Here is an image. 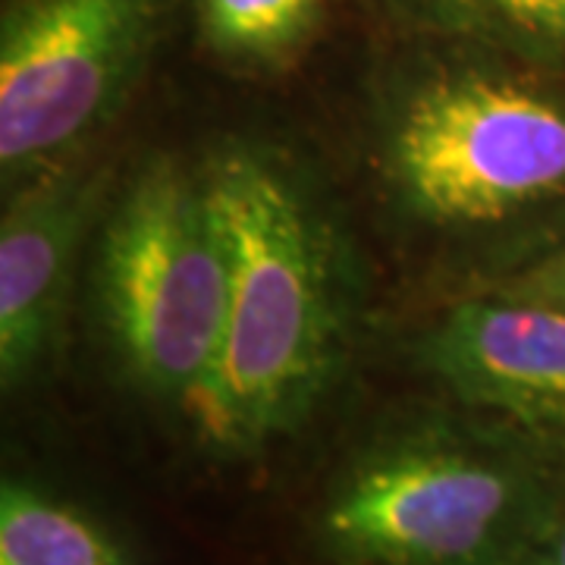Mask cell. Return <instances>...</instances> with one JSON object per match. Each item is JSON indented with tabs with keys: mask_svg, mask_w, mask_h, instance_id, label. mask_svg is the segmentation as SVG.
<instances>
[{
	"mask_svg": "<svg viewBox=\"0 0 565 565\" xmlns=\"http://www.w3.org/2000/svg\"><path fill=\"white\" fill-rule=\"evenodd\" d=\"M230 264L202 167L151 161L110 204L98 243V305L126 371L189 403L223 337Z\"/></svg>",
	"mask_w": 565,
	"mask_h": 565,
	"instance_id": "cell-3",
	"label": "cell"
},
{
	"mask_svg": "<svg viewBox=\"0 0 565 565\" xmlns=\"http://www.w3.org/2000/svg\"><path fill=\"white\" fill-rule=\"evenodd\" d=\"M512 565H565V503L534 534V541L519 553Z\"/></svg>",
	"mask_w": 565,
	"mask_h": 565,
	"instance_id": "cell-12",
	"label": "cell"
},
{
	"mask_svg": "<svg viewBox=\"0 0 565 565\" xmlns=\"http://www.w3.org/2000/svg\"><path fill=\"white\" fill-rule=\"evenodd\" d=\"M422 362L459 403L565 459V305L505 289L456 302Z\"/></svg>",
	"mask_w": 565,
	"mask_h": 565,
	"instance_id": "cell-6",
	"label": "cell"
},
{
	"mask_svg": "<svg viewBox=\"0 0 565 565\" xmlns=\"http://www.w3.org/2000/svg\"><path fill=\"white\" fill-rule=\"evenodd\" d=\"M563 503L565 478L546 465L422 437L355 465L323 534L362 565H512Z\"/></svg>",
	"mask_w": 565,
	"mask_h": 565,
	"instance_id": "cell-4",
	"label": "cell"
},
{
	"mask_svg": "<svg viewBox=\"0 0 565 565\" xmlns=\"http://www.w3.org/2000/svg\"><path fill=\"white\" fill-rule=\"evenodd\" d=\"M107 173L61 163L17 185L0 223V381L20 386L47 355L79 245L107 189Z\"/></svg>",
	"mask_w": 565,
	"mask_h": 565,
	"instance_id": "cell-7",
	"label": "cell"
},
{
	"mask_svg": "<svg viewBox=\"0 0 565 565\" xmlns=\"http://www.w3.org/2000/svg\"><path fill=\"white\" fill-rule=\"evenodd\" d=\"M497 289L565 305V233L546 245L544 252H537L531 262L522 264L512 277H505Z\"/></svg>",
	"mask_w": 565,
	"mask_h": 565,
	"instance_id": "cell-11",
	"label": "cell"
},
{
	"mask_svg": "<svg viewBox=\"0 0 565 565\" xmlns=\"http://www.w3.org/2000/svg\"><path fill=\"white\" fill-rule=\"evenodd\" d=\"M452 44L565 73V0H399Z\"/></svg>",
	"mask_w": 565,
	"mask_h": 565,
	"instance_id": "cell-8",
	"label": "cell"
},
{
	"mask_svg": "<svg viewBox=\"0 0 565 565\" xmlns=\"http://www.w3.org/2000/svg\"><path fill=\"white\" fill-rule=\"evenodd\" d=\"M327 0H195L204 44L239 66H270L299 54L321 29Z\"/></svg>",
	"mask_w": 565,
	"mask_h": 565,
	"instance_id": "cell-10",
	"label": "cell"
},
{
	"mask_svg": "<svg viewBox=\"0 0 565 565\" xmlns=\"http://www.w3.org/2000/svg\"><path fill=\"white\" fill-rule=\"evenodd\" d=\"M0 565H129V559L76 505L7 481L0 490Z\"/></svg>",
	"mask_w": 565,
	"mask_h": 565,
	"instance_id": "cell-9",
	"label": "cell"
},
{
	"mask_svg": "<svg viewBox=\"0 0 565 565\" xmlns=\"http://www.w3.org/2000/svg\"><path fill=\"white\" fill-rule=\"evenodd\" d=\"M202 177L230 299L217 359L189 408L211 444L245 452L289 434L343 364V255L321 204L280 154L226 145Z\"/></svg>",
	"mask_w": 565,
	"mask_h": 565,
	"instance_id": "cell-1",
	"label": "cell"
},
{
	"mask_svg": "<svg viewBox=\"0 0 565 565\" xmlns=\"http://www.w3.org/2000/svg\"><path fill=\"white\" fill-rule=\"evenodd\" d=\"M456 47L452 61L408 76L386 110L381 163L393 195L456 233L565 207V73Z\"/></svg>",
	"mask_w": 565,
	"mask_h": 565,
	"instance_id": "cell-2",
	"label": "cell"
},
{
	"mask_svg": "<svg viewBox=\"0 0 565 565\" xmlns=\"http://www.w3.org/2000/svg\"><path fill=\"white\" fill-rule=\"evenodd\" d=\"M173 0H7L0 167L35 180L114 120L161 44Z\"/></svg>",
	"mask_w": 565,
	"mask_h": 565,
	"instance_id": "cell-5",
	"label": "cell"
}]
</instances>
